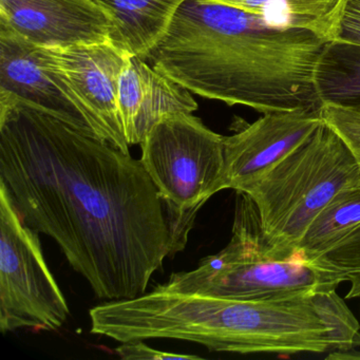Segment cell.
<instances>
[{
	"label": "cell",
	"instance_id": "obj_13",
	"mask_svg": "<svg viewBox=\"0 0 360 360\" xmlns=\"http://www.w3.org/2000/svg\"><path fill=\"white\" fill-rule=\"evenodd\" d=\"M263 16L280 26L303 29L328 43L338 39L347 0H212Z\"/></svg>",
	"mask_w": 360,
	"mask_h": 360
},
{
	"label": "cell",
	"instance_id": "obj_12",
	"mask_svg": "<svg viewBox=\"0 0 360 360\" xmlns=\"http://www.w3.org/2000/svg\"><path fill=\"white\" fill-rule=\"evenodd\" d=\"M112 22V43L146 60L186 0H94Z\"/></svg>",
	"mask_w": 360,
	"mask_h": 360
},
{
	"label": "cell",
	"instance_id": "obj_10",
	"mask_svg": "<svg viewBox=\"0 0 360 360\" xmlns=\"http://www.w3.org/2000/svg\"><path fill=\"white\" fill-rule=\"evenodd\" d=\"M191 94L146 60L130 56L119 85L120 115L129 146L142 144L149 131L166 117L197 110Z\"/></svg>",
	"mask_w": 360,
	"mask_h": 360
},
{
	"label": "cell",
	"instance_id": "obj_19",
	"mask_svg": "<svg viewBox=\"0 0 360 360\" xmlns=\"http://www.w3.org/2000/svg\"><path fill=\"white\" fill-rule=\"evenodd\" d=\"M337 41L360 46V0H347Z\"/></svg>",
	"mask_w": 360,
	"mask_h": 360
},
{
	"label": "cell",
	"instance_id": "obj_8",
	"mask_svg": "<svg viewBox=\"0 0 360 360\" xmlns=\"http://www.w3.org/2000/svg\"><path fill=\"white\" fill-rule=\"evenodd\" d=\"M322 123L321 108L269 112L237 134L225 136L223 187L245 193Z\"/></svg>",
	"mask_w": 360,
	"mask_h": 360
},
{
	"label": "cell",
	"instance_id": "obj_9",
	"mask_svg": "<svg viewBox=\"0 0 360 360\" xmlns=\"http://www.w3.org/2000/svg\"><path fill=\"white\" fill-rule=\"evenodd\" d=\"M0 27L41 48L112 43L115 32L94 0H0Z\"/></svg>",
	"mask_w": 360,
	"mask_h": 360
},
{
	"label": "cell",
	"instance_id": "obj_14",
	"mask_svg": "<svg viewBox=\"0 0 360 360\" xmlns=\"http://www.w3.org/2000/svg\"><path fill=\"white\" fill-rule=\"evenodd\" d=\"M360 225V183L341 189L315 217L297 246V256L317 262Z\"/></svg>",
	"mask_w": 360,
	"mask_h": 360
},
{
	"label": "cell",
	"instance_id": "obj_3",
	"mask_svg": "<svg viewBox=\"0 0 360 360\" xmlns=\"http://www.w3.org/2000/svg\"><path fill=\"white\" fill-rule=\"evenodd\" d=\"M360 183V163L326 122L245 193L254 201L263 239L276 258L297 256V246L320 210L341 189Z\"/></svg>",
	"mask_w": 360,
	"mask_h": 360
},
{
	"label": "cell",
	"instance_id": "obj_11",
	"mask_svg": "<svg viewBox=\"0 0 360 360\" xmlns=\"http://www.w3.org/2000/svg\"><path fill=\"white\" fill-rule=\"evenodd\" d=\"M0 98L24 101L96 134L81 111L48 75L39 47L5 27H0Z\"/></svg>",
	"mask_w": 360,
	"mask_h": 360
},
{
	"label": "cell",
	"instance_id": "obj_6",
	"mask_svg": "<svg viewBox=\"0 0 360 360\" xmlns=\"http://www.w3.org/2000/svg\"><path fill=\"white\" fill-rule=\"evenodd\" d=\"M69 313L39 233L22 222L0 186V330L54 332L66 323Z\"/></svg>",
	"mask_w": 360,
	"mask_h": 360
},
{
	"label": "cell",
	"instance_id": "obj_2",
	"mask_svg": "<svg viewBox=\"0 0 360 360\" xmlns=\"http://www.w3.org/2000/svg\"><path fill=\"white\" fill-rule=\"evenodd\" d=\"M328 41L258 14L186 0L146 62L191 94L258 112L316 110Z\"/></svg>",
	"mask_w": 360,
	"mask_h": 360
},
{
	"label": "cell",
	"instance_id": "obj_17",
	"mask_svg": "<svg viewBox=\"0 0 360 360\" xmlns=\"http://www.w3.org/2000/svg\"><path fill=\"white\" fill-rule=\"evenodd\" d=\"M321 115L351 147L360 163V113L336 105L322 104Z\"/></svg>",
	"mask_w": 360,
	"mask_h": 360
},
{
	"label": "cell",
	"instance_id": "obj_1",
	"mask_svg": "<svg viewBox=\"0 0 360 360\" xmlns=\"http://www.w3.org/2000/svg\"><path fill=\"white\" fill-rule=\"evenodd\" d=\"M0 186L98 298L145 294L174 254L169 212L141 160L14 98H0Z\"/></svg>",
	"mask_w": 360,
	"mask_h": 360
},
{
	"label": "cell",
	"instance_id": "obj_5",
	"mask_svg": "<svg viewBox=\"0 0 360 360\" xmlns=\"http://www.w3.org/2000/svg\"><path fill=\"white\" fill-rule=\"evenodd\" d=\"M224 138L193 113H179L141 144V162L169 212L174 254L184 250L200 208L224 189Z\"/></svg>",
	"mask_w": 360,
	"mask_h": 360
},
{
	"label": "cell",
	"instance_id": "obj_4",
	"mask_svg": "<svg viewBox=\"0 0 360 360\" xmlns=\"http://www.w3.org/2000/svg\"><path fill=\"white\" fill-rule=\"evenodd\" d=\"M342 282L338 271L319 261L274 257L263 239L254 201L238 191L229 243L218 254L202 259L197 269L172 274L157 288L256 301L330 292Z\"/></svg>",
	"mask_w": 360,
	"mask_h": 360
},
{
	"label": "cell",
	"instance_id": "obj_20",
	"mask_svg": "<svg viewBox=\"0 0 360 360\" xmlns=\"http://www.w3.org/2000/svg\"><path fill=\"white\" fill-rule=\"evenodd\" d=\"M359 309H360V307H359Z\"/></svg>",
	"mask_w": 360,
	"mask_h": 360
},
{
	"label": "cell",
	"instance_id": "obj_7",
	"mask_svg": "<svg viewBox=\"0 0 360 360\" xmlns=\"http://www.w3.org/2000/svg\"><path fill=\"white\" fill-rule=\"evenodd\" d=\"M49 77L77 107L92 131L129 153L119 109L122 71L132 56L111 43L69 48L39 47Z\"/></svg>",
	"mask_w": 360,
	"mask_h": 360
},
{
	"label": "cell",
	"instance_id": "obj_16",
	"mask_svg": "<svg viewBox=\"0 0 360 360\" xmlns=\"http://www.w3.org/2000/svg\"><path fill=\"white\" fill-rule=\"evenodd\" d=\"M318 261L338 271L343 282H349L345 298H360V225Z\"/></svg>",
	"mask_w": 360,
	"mask_h": 360
},
{
	"label": "cell",
	"instance_id": "obj_18",
	"mask_svg": "<svg viewBox=\"0 0 360 360\" xmlns=\"http://www.w3.org/2000/svg\"><path fill=\"white\" fill-rule=\"evenodd\" d=\"M144 340L128 341L122 342L115 349L121 359L123 360H198L202 359L199 356L185 355V354L169 353L153 349L143 342Z\"/></svg>",
	"mask_w": 360,
	"mask_h": 360
},
{
	"label": "cell",
	"instance_id": "obj_15",
	"mask_svg": "<svg viewBox=\"0 0 360 360\" xmlns=\"http://www.w3.org/2000/svg\"><path fill=\"white\" fill-rule=\"evenodd\" d=\"M316 86L321 104L360 113V46L328 43L318 63Z\"/></svg>",
	"mask_w": 360,
	"mask_h": 360
}]
</instances>
